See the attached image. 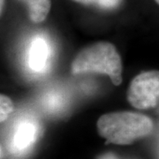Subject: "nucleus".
I'll return each mask as SVG.
<instances>
[{"label":"nucleus","instance_id":"nucleus-1","mask_svg":"<svg viewBox=\"0 0 159 159\" xmlns=\"http://www.w3.org/2000/svg\"><path fill=\"white\" fill-rule=\"evenodd\" d=\"M97 125L101 136L119 145L130 144L153 130V122L148 117L131 111L104 114L97 120Z\"/></svg>","mask_w":159,"mask_h":159},{"label":"nucleus","instance_id":"nucleus-2","mask_svg":"<svg viewBox=\"0 0 159 159\" xmlns=\"http://www.w3.org/2000/svg\"><path fill=\"white\" fill-rule=\"evenodd\" d=\"M74 74L96 72L110 77L114 85L122 82V61L115 46L107 42H99L84 48L72 64Z\"/></svg>","mask_w":159,"mask_h":159},{"label":"nucleus","instance_id":"nucleus-3","mask_svg":"<svg viewBox=\"0 0 159 159\" xmlns=\"http://www.w3.org/2000/svg\"><path fill=\"white\" fill-rule=\"evenodd\" d=\"M159 97V71L138 74L131 81L127 99L132 106L146 110L157 105Z\"/></svg>","mask_w":159,"mask_h":159},{"label":"nucleus","instance_id":"nucleus-4","mask_svg":"<svg viewBox=\"0 0 159 159\" xmlns=\"http://www.w3.org/2000/svg\"><path fill=\"white\" fill-rule=\"evenodd\" d=\"M39 137V125L32 119L19 121L9 137V150L13 156L20 157L28 153Z\"/></svg>","mask_w":159,"mask_h":159},{"label":"nucleus","instance_id":"nucleus-5","mask_svg":"<svg viewBox=\"0 0 159 159\" xmlns=\"http://www.w3.org/2000/svg\"><path fill=\"white\" fill-rule=\"evenodd\" d=\"M50 47L43 37L37 36L31 43L29 53V65L35 73H43L47 68Z\"/></svg>","mask_w":159,"mask_h":159},{"label":"nucleus","instance_id":"nucleus-6","mask_svg":"<svg viewBox=\"0 0 159 159\" xmlns=\"http://www.w3.org/2000/svg\"><path fill=\"white\" fill-rule=\"evenodd\" d=\"M29 11L30 20L34 23L43 22L51 8V0H20Z\"/></svg>","mask_w":159,"mask_h":159},{"label":"nucleus","instance_id":"nucleus-7","mask_svg":"<svg viewBox=\"0 0 159 159\" xmlns=\"http://www.w3.org/2000/svg\"><path fill=\"white\" fill-rule=\"evenodd\" d=\"M84 6L97 7L102 10H113L121 4L122 0H74Z\"/></svg>","mask_w":159,"mask_h":159},{"label":"nucleus","instance_id":"nucleus-8","mask_svg":"<svg viewBox=\"0 0 159 159\" xmlns=\"http://www.w3.org/2000/svg\"><path fill=\"white\" fill-rule=\"evenodd\" d=\"M13 111V102L8 97L1 95L0 97V120L4 122Z\"/></svg>","mask_w":159,"mask_h":159},{"label":"nucleus","instance_id":"nucleus-9","mask_svg":"<svg viewBox=\"0 0 159 159\" xmlns=\"http://www.w3.org/2000/svg\"><path fill=\"white\" fill-rule=\"evenodd\" d=\"M98 159H122L119 157L118 156H116V155H114L112 153H106L104 154V155H102Z\"/></svg>","mask_w":159,"mask_h":159},{"label":"nucleus","instance_id":"nucleus-10","mask_svg":"<svg viewBox=\"0 0 159 159\" xmlns=\"http://www.w3.org/2000/svg\"><path fill=\"white\" fill-rule=\"evenodd\" d=\"M3 6H4V0H0V9H1V12L3 11Z\"/></svg>","mask_w":159,"mask_h":159},{"label":"nucleus","instance_id":"nucleus-11","mask_svg":"<svg viewBox=\"0 0 159 159\" xmlns=\"http://www.w3.org/2000/svg\"><path fill=\"white\" fill-rule=\"evenodd\" d=\"M155 1L157 2V5H159V0H155Z\"/></svg>","mask_w":159,"mask_h":159}]
</instances>
